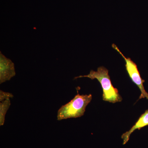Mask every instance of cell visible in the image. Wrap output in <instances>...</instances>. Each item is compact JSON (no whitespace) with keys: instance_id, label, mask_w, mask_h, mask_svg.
Masks as SVG:
<instances>
[{"instance_id":"cell-7","label":"cell","mask_w":148,"mask_h":148,"mask_svg":"<svg viewBox=\"0 0 148 148\" xmlns=\"http://www.w3.org/2000/svg\"><path fill=\"white\" fill-rule=\"evenodd\" d=\"M13 94L8 92H5L3 90H0V102L12 98L13 97Z\"/></svg>"},{"instance_id":"cell-5","label":"cell","mask_w":148,"mask_h":148,"mask_svg":"<svg viewBox=\"0 0 148 148\" xmlns=\"http://www.w3.org/2000/svg\"><path fill=\"white\" fill-rule=\"evenodd\" d=\"M148 125V110L140 116L138 121L129 131H127L122 135L123 140V145L126 144L129 140L130 135L136 130H140L145 126Z\"/></svg>"},{"instance_id":"cell-4","label":"cell","mask_w":148,"mask_h":148,"mask_svg":"<svg viewBox=\"0 0 148 148\" xmlns=\"http://www.w3.org/2000/svg\"><path fill=\"white\" fill-rule=\"evenodd\" d=\"M14 64L10 59L0 53V84L10 80L15 76Z\"/></svg>"},{"instance_id":"cell-1","label":"cell","mask_w":148,"mask_h":148,"mask_svg":"<svg viewBox=\"0 0 148 148\" xmlns=\"http://www.w3.org/2000/svg\"><path fill=\"white\" fill-rule=\"evenodd\" d=\"M82 77L98 80L103 88V101L113 103L122 101V98L119 93L118 90L112 84L108 70L105 67L101 66L98 68L96 71L91 70L88 75L75 77V79Z\"/></svg>"},{"instance_id":"cell-3","label":"cell","mask_w":148,"mask_h":148,"mask_svg":"<svg viewBox=\"0 0 148 148\" xmlns=\"http://www.w3.org/2000/svg\"><path fill=\"white\" fill-rule=\"evenodd\" d=\"M112 47L117 51L124 59L125 62V69L127 74L132 82L135 84L140 89L141 91V95L139 97V100L144 98H147V99H148V92L145 90L143 85L145 80L141 77L137 65L134 61H132L131 58H126L115 44H113Z\"/></svg>"},{"instance_id":"cell-6","label":"cell","mask_w":148,"mask_h":148,"mask_svg":"<svg viewBox=\"0 0 148 148\" xmlns=\"http://www.w3.org/2000/svg\"><path fill=\"white\" fill-rule=\"evenodd\" d=\"M11 105L10 99H7L0 103V125L4 124L5 115Z\"/></svg>"},{"instance_id":"cell-2","label":"cell","mask_w":148,"mask_h":148,"mask_svg":"<svg viewBox=\"0 0 148 148\" xmlns=\"http://www.w3.org/2000/svg\"><path fill=\"white\" fill-rule=\"evenodd\" d=\"M92 95H76L69 103L61 106L57 112V120L80 117L84 114L86 108L92 100Z\"/></svg>"}]
</instances>
